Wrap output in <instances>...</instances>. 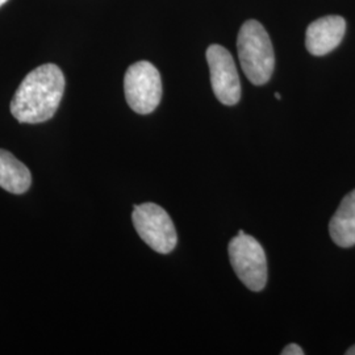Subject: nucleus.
<instances>
[{"mask_svg": "<svg viewBox=\"0 0 355 355\" xmlns=\"http://www.w3.org/2000/svg\"><path fill=\"white\" fill-rule=\"evenodd\" d=\"M64 91L62 70L54 64L38 66L16 89L11 102L13 117L26 124L51 120L57 112Z\"/></svg>", "mask_w": 355, "mask_h": 355, "instance_id": "nucleus-1", "label": "nucleus"}, {"mask_svg": "<svg viewBox=\"0 0 355 355\" xmlns=\"http://www.w3.org/2000/svg\"><path fill=\"white\" fill-rule=\"evenodd\" d=\"M237 51L242 70L255 85H266L274 73L275 54L266 29L257 20H248L240 29Z\"/></svg>", "mask_w": 355, "mask_h": 355, "instance_id": "nucleus-2", "label": "nucleus"}, {"mask_svg": "<svg viewBox=\"0 0 355 355\" xmlns=\"http://www.w3.org/2000/svg\"><path fill=\"white\" fill-rule=\"evenodd\" d=\"M228 250L232 267L242 283L252 291H262L267 284L266 253L262 245L240 230Z\"/></svg>", "mask_w": 355, "mask_h": 355, "instance_id": "nucleus-3", "label": "nucleus"}, {"mask_svg": "<svg viewBox=\"0 0 355 355\" xmlns=\"http://www.w3.org/2000/svg\"><path fill=\"white\" fill-rule=\"evenodd\" d=\"M132 221L142 241L159 254L171 253L177 246V229L168 214L159 205H135Z\"/></svg>", "mask_w": 355, "mask_h": 355, "instance_id": "nucleus-4", "label": "nucleus"}, {"mask_svg": "<svg viewBox=\"0 0 355 355\" xmlns=\"http://www.w3.org/2000/svg\"><path fill=\"white\" fill-rule=\"evenodd\" d=\"M124 92L136 114H152L162 99V80L157 67L148 61L129 66L124 76Z\"/></svg>", "mask_w": 355, "mask_h": 355, "instance_id": "nucleus-5", "label": "nucleus"}, {"mask_svg": "<svg viewBox=\"0 0 355 355\" xmlns=\"http://www.w3.org/2000/svg\"><path fill=\"white\" fill-rule=\"evenodd\" d=\"M207 62L218 102L236 105L241 99V82L232 54L224 46L215 44L207 49Z\"/></svg>", "mask_w": 355, "mask_h": 355, "instance_id": "nucleus-6", "label": "nucleus"}, {"mask_svg": "<svg viewBox=\"0 0 355 355\" xmlns=\"http://www.w3.org/2000/svg\"><path fill=\"white\" fill-rule=\"evenodd\" d=\"M346 21L341 16H325L306 28L305 46L312 55H325L343 41Z\"/></svg>", "mask_w": 355, "mask_h": 355, "instance_id": "nucleus-7", "label": "nucleus"}, {"mask_svg": "<svg viewBox=\"0 0 355 355\" xmlns=\"http://www.w3.org/2000/svg\"><path fill=\"white\" fill-rule=\"evenodd\" d=\"M331 240L341 248L355 245V190L349 192L338 209L331 217L329 224Z\"/></svg>", "mask_w": 355, "mask_h": 355, "instance_id": "nucleus-8", "label": "nucleus"}, {"mask_svg": "<svg viewBox=\"0 0 355 355\" xmlns=\"http://www.w3.org/2000/svg\"><path fill=\"white\" fill-rule=\"evenodd\" d=\"M32 184L29 168L15 155L0 149V187L11 193H24Z\"/></svg>", "mask_w": 355, "mask_h": 355, "instance_id": "nucleus-9", "label": "nucleus"}, {"mask_svg": "<svg viewBox=\"0 0 355 355\" xmlns=\"http://www.w3.org/2000/svg\"><path fill=\"white\" fill-rule=\"evenodd\" d=\"M282 355H304V350L296 345V343H290L287 345L283 350H282Z\"/></svg>", "mask_w": 355, "mask_h": 355, "instance_id": "nucleus-10", "label": "nucleus"}, {"mask_svg": "<svg viewBox=\"0 0 355 355\" xmlns=\"http://www.w3.org/2000/svg\"><path fill=\"white\" fill-rule=\"evenodd\" d=\"M346 355H355V345L352 346L349 350H346Z\"/></svg>", "mask_w": 355, "mask_h": 355, "instance_id": "nucleus-11", "label": "nucleus"}, {"mask_svg": "<svg viewBox=\"0 0 355 355\" xmlns=\"http://www.w3.org/2000/svg\"><path fill=\"white\" fill-rule=\"evenodd\" d=\"M275 98H277L278 101H280V99H282V96H280L279 92H277V94H275Z\"/></svg>", "mask_w": 355, "mask_h": 355, "instance_id": "nucleus-12", "label": "nucleus"}, {"mask_svg": "<svg viewBox=\"0 0 355 355\" xmlns=\"http://www.w3.org/2000/svg\"><path fill=\"white\" fill-rule=\"evenodd\" d=\"M6 1H8V0H0V7H1V6H3Z\"/></svg>", "mask_w": 355, "mask_h": 355, "instance_id": "nucleus-13", "label": "nucleus"}]
</instances>
